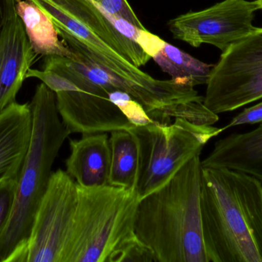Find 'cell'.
Listing matches in <instances>:
<instances>
[{"mask_svg":"<svg viewBox=\"0 0 262 262\" xmlns=\"http://www.w3.org/2000/svg\"><path fill=\"white\" fill-rule=\"evenodd\" d=\"M52 20L63 43L124 83L154 123L179 118L186 103L203 99L198 92L172 79H156L140 69L151 57L120 32L93 0H28Z\"/></svg>","mask_w":262,"mask_h":262,"instance_id":"6da1fadb","label":"cell"},{"mask_svg":"<svg viewBox=\"0 0 262 262\" xmlns=\"http://www.w3.org/2000/svg\"><path fill=\"white\" fill-rule=\"evenodd\" d=\"M69 144L66 172L77 184L83 187L108 185L112 159L108 135L84 134L80 139H71Z\"/></svg>","mask_w":262,"mask_h":262,"instance_id":"4fadbf2b","label":"cell"},{"mask_svg":"<svg viewBox=\"0 0 262 262\" xmlns=\"http://www.w3.org/2000/svg\"><path fill=\"white\" fill-rule=\"evenodd\" d=\"M20 0H0V31L15 13V6Z\"/></svg>","mask_w":262,"mask_h":262,"instance_id":"cb8c5ba5","label":"cell"},{"mask_svg":"<svg viewBox=\"0 0 262 262\" xmlns=\"http://www.w3.org/2000/svg\"><path fill=\"white\" fill-rule=\"evenodd\" d=\"M55 95L58 113L71 134L107 133L134 127L107 93L75 90Z\"/></svg>","mask_w":262,"mask_h":262,"instance_id":"30bf717a","label":"cell"},{"mask_svg":"<svg viewBox=\"0 0 262 262\" xmlns=\"http://www.w3.org/2000/svg\"><path fill=\"white\" fill-rule=\"evenodd\" d=\"M112 159L108 185L136 190L140 169L138 142L130 130H116L109 137Z\"/></svg>","mask_w":262,"mask_h":262,"instance_id":"2e32d148","label":"cell"},{"mask_svg":"<svg viewBox=\"0 0 262 262\" xmlns=\"http://www.w3.org/2000/svg\"><path fill=\"white\" fill-rule=\"evenodd\" d=\"M258 9L256 1L223 0L203 10L178 15L167 26L174 39L192 47L211 45L224 52L255 29L253 20Z\"/></svg>","mask_w":262,"mask_h":262,"instance_id":"9c48e42d","label":"cell"},{"mask_svg":"<svg viewBox=\"0 0 262 262\" xmlns=\"http://www.w3.org/2000/svg\"><path fill=\"white\" fill-rule=\"evenodd\" d=\"M15 12L21 18L28 38L38 55L72 58L73 52L59 39L52 20L36 5L28 0H20L15 6Z\"/></svg>","mask_w":262,"mask_h":262,"instance_id":"9a60e30c","label":"cell"},{"mask_svg":"<svg viewBox=\"0 0 262 262\" xmlns=\"http://www.w3.org/2000/svg\"><path fill=\"white\" fill-rule=\"evenodd\" d=\"M30 106L32 139L18 175L12 215L0 237V262L23 261L54 162L71 134L58 113L56 95L44 83L37 86Z\"/></svg>","mask_w":262,"mask_h":262,"instance_id":"5b68a950","label":"cell"},{"mask_svg":"<svg viewBox=\"0 0 262 262\" xmlns=\"http://www.w3.org/2000/svg\"><path fill=\"white\" fill-rule=\"evenodd\" d=\"M107 12L117 16L122 17L134 26L145 29L136 12L133 10L127 0H93Z\"/></svg>","mask_w":262,"mask_h":262,"instance_id":"44dd1931","label":"cell"},{"mask_svg":"<svg viewBox=\"0 0 262 262\" xmlns=\"http://www.w3.org/2000/svg\"><path fill=\"white\" fill-rule=\"evenodd\" d=\"M37 55L15 12L0 31V112L15 103Z\"/></svg>","mask_w":262,"mask_h":262,"instance_id":"8fae6325","label":"cell"},{"mask_svg":"<svg viewBox=\"0 0 262 262\" xmlns=\"http://www.w3.org/2000/svg\"><path fill=\"white\" fill-rule=\"evenodd\" d=\"M136 43L144 50L151 58L166 44V42L160 37L151 33L146 29H140L136 38Z\"/></svg>","mask_w":262,"mask_h":262,"instance_id":"603a6c76","label":"cell"},{"mask_svg":"<svg viewBox=\"0 0 262 262\" xmlns=\"http://www.w3.org/2000/svg\"><path fill=\"white\" fill-rule=\"evenodd\" d=\"M30 104L12 103L0 112V183L18 178L32 135Z\"/></svg>","mask_w":262,"mask_h":262,"instance_id":"7c38bea8","label":"cell"},{"mask_svg":"<svg viewBox=\"0 0 262 262\" xmlns=\"http://www.w3.org/2000/svg\"><path fill=\"white\" fill-rule=\"evenodd\" d=\"M200 155L139 203L136 235L154 261L208 262L200 211Z\"/></svg>","mask_w":262,"mask_h":262,"instance_id":"3957f363","label":"cell"},{"mask_svg":"<svg viewBox=\"0 0 262 262\" xmlns=\"http://www.w3.org/2000/svg\"><path fill=\"white\" fill-rule=\"evenodd\" d=\"M78 203L67 262L154 261L136 235L137 191L77 184Z\"/></svg>","mask_w":262,"mask_h":262,"instance_id":"277c9868","label":"cell"},{"mask_svg":"<svg viewBox=\"0 0 262 262\" xmlns=\"http://www.w3.org/2000/svg\"><path fill=\"white\" fill-rule=\"evenodd\" d=\"M111 101L121 110L134 126H143L154 123L141 104L124 91L113 89L107 92Z\"/></svg>","mask_w":262,"mask_h":262,"instance_id":"ac0fdd59","label":"cell"},{"mask_svg":"<svg viewBox=\"0 0 262 262\" xmlns=\"http://www.w3.org/2000/svg\"><path fill=\"white\" fill-rule=\"evenodd\" d=\"M262 98V28L231 45L212 66L203 97L214 113L237 110Z\"/></svg>","mask_w":262,"mask_h":262,"instance_id":"52a82bcc","label":"cell"},{"mask_svg":"<svg viewBox=\"0 0 262 262\" xmlns=\"http://www.w3.org/2000/svg\"><path fill=\"white\" fill-rule=\"evenodd\" d=\"M201 165L239 171L262 183V123L253 130L218 140Z\"/></svg>","mask_w":262,"mask_h":262,"instance_id":"5bb4252c","label":"cell"},{"mask_svg":"<svg viewBox=\"0 0 262 262\" xmlns=\"http://www.w3.org/2000/svg\"><path fill=\"white\" fill-rule=\"evenodd\" d=\"M255 1H256L257 4H258V9L262 10V0H255Z\"/></svg>","mask_w":262,"mask_h":262,"instance_id":"d4e9b609","label":"cell"},{"mask_svg":"<svg viewBox=\"0 0 262 262\" xmlns=\"http://www.w3.org/2000/svg\"><path fill=\"white\" fill-rule=\"evenodd\" d=\"M152 58L171 79L193 88L206 84L213 66L167 43Z\"/></svg>","mask_w":262,"mask_h":262,"instance_id":"e0dca14e","label":"cell"},{"mask_svg":"<svg viewBox=\"0 0 262 262\" xmlns=\"http://www.w3.org/2000/svg\"><path fill=\"white\" fill-rule=\"evenodd\" d=\"M262 123V101L255 106L245 109L241 113L232 118V121L223 128L224 130L231 127L243 125H255Z\"/></svg>","mask_w":262,"mask_h":262,"instance_id":"7402d4cb","label":"cell"},{"mask_svg":"<svg viewBox=\"0 0 262 262\" xmlns=\"http://www.w3.org/2000/svg\"><path fill=\"white\" fill-rule=\"evenodd\" d=\"M18 178L0 183V237L7 227L13 210Z\"/></svg>","mask_w":262,"mask_h":262,"instance_id":"d6986e66","label":"cell"},{"mask_svg":"<svg viewBox=\"0 0 262 262\" xmlns=\"http://www.w3.org/2000/svg\"><path fill=\"white\" fill-rule=\"evenodd\" d=\"M200 211L208 262H262V183L223 167H202Z\"/></svg>","mask_w":262,"mask_h":262,"instance_id":"7a4b0ae2","label":"cell"},{"mask_svg":"<svg viewBox=\"0 0 262 262\" xmlns=\"http://www.w3.org/2000/svg\"><path fill=\"white\" fill-rule=\"evenodd\" d=\"M77 203L75 179L61 169L52 172L21 262H67Z\"/></svg>","mask_w":262,"mask_h":262,"instance_id":"ba28073f","label":"cell"},{"mask_svg":"<svg viewBox=\"0 0 262 262\" xmlns=\"http://www.w3.org/2000/svg\"><path fill=\"white\" fill-rule=\"evenodd\" d=\"M129 130L137 138L140 150L136 191L140 201L165 186L224 129L177 118L172 124L152 123Z\"/></svg>","mask_w":262,"mask_h":262,"instance_id":"8992f818","label":"cell"},{"mask_svg":"<svg viewBox=\"0 0 262 262\" xmlns=\"http://www.w3.org/2000/svg\"><path fill=\"white\" fill-rule=\"evenodd\" d=\"M37 78L41 80L48 88L53 91L55 93L62 91L79 90L78 86L66 77L49 70H36L29 69L26 75V78Z\"/></svg>","mask_w":262,"mask_h":262,"instance_id":"ffe728a7","label":"cell"}]
</instances>
